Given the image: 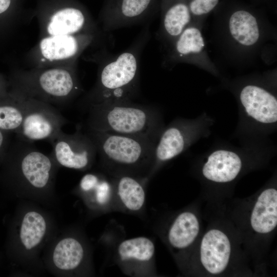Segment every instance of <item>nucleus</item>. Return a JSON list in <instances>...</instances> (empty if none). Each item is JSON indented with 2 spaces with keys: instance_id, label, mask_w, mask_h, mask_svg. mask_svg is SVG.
Returning a JSON list of instances; mask_svg holds the SVG:
<instances>
[{
  "instance_id": "f257e3e1",
  "label": "nucleus",
  "mask_w": 277,
  "mask_h": 277,
  "mask_svg": "<svg viewBox=\"0 0 277 277\" xmlns=\"http://www.w3.org/2000/svg\"><path fill=\"white\" fill-rule=\"evenodd\" d=\"M150 24L144 25L136 37L124 51L111 54L106 46L95 49L86 60L98 65L96 82L81 100L85 110L104 101L129 99L137 96L139 90L142 54L151 39Z\"/></svg>"
},
{
  "instance_id": "f03ea898",
  "label": "nucleus",
  "mask_w": 277,
  "mask_h": 277,
  "mask_svg": "<svg viewBox=\"0 0 277 277\" xmlns=\"http://www.w3.org/2000/svg\"><path fill=\"white\" fill-rule=\"evenodd\" d=\"M7 77L10 92L56 107L68 105L84 92L77 64L27 69L15 68Z\"/></svg>"
},
{
  "instance_id": "7ed1b4c3",
  "label": "nucleus",
  "mask_w": 277,
  "mask_h": 277,
  "mask_svg": "<svg viewBox=\"0 0 277 277\" xmlns=\"http://www.w3.org/2000/svg\"><path fill=\"white\" fill-rule=\"evenodd\" d=\"M104 169L112 177L128 175L150 179L156 141L138 136L86 129Z\"/></svg>"
},
{
  "instance_id": "20e7f679",
  "label": "nucleus",
  "mask_w": 277,
  "mask_h": 277,
  "mask_svg": "<svg viewBox=\"0 0 277 277\" xmlns=\"http://www.w3.org/2000/svg\"><path fill=\"white\" fill-rule=\"evenodd\" d=\"M85 129L146 137L157 142L161 133L159 113L151 105L123 99L90 106Z\"/></svg>"
},
{
  "instance_id": "39448f33",
  "label": "nucleus",
  "mask_w": 277,
  "mask_h": 277,
  "mask_svg": "<svg viewBox=\"0 0 277 277\" xmlns=\"http://www.w3.org/2000/svg\"><path fill=\"white\" fill-rule=\"evenodd\" d=\"M245 248L237 228L215 222L202 233L185 271L207 276L230 274Z\"/></svg>"
},
{
  "instance_id": "423d86ee",
  "label": "nucleus",
  "mask_w": 277,
  "mask_h": 277,
  "mask_svg": "<svg viewBox=\"0 0 277 277\" xmlns=\"http://www.w3.org/2000/svg\"><path fill=\"white\" fill-rule=\"evenodd\" d=\"M33 14L39 38L57 35L93 34L109 38L88 9L78 0H37Z\"/></svg>"
},
{
  "instance_id": "0eeeda50",
  "label": "nucleus",
  "mask_w": 277,
  "mask_h": 277,
  "mask_svg": "<svg viewBox=\"0 0 277 277\" xmlns=\"http://www.w3.org/2000/svg\"><path fill=\"white\" fill-rule=\"evenodd\" d=\"M54 161L38 150L32 142L16 135L10 142L1 165L9 183H25L43 189L51 181Z\"/></svg>"
},
{
  "instance_id": "6e6552de",
  "label": "nucleus",
  "mask_w": 277,
  "mask_h": 277,
  "mask_svg": "<svg viewBox=\"0 0 277 277\" xmlns=\"http://www.w3.org/2000/svg\"><path fill=\"white\" fill-rule=\"evenodd\" d=\"M110 38L93 34L57 35L39 38L25 56L29 68H44L77 64L90 47L105 46Z\"/></svg>"
},
{
  "instance_id": "1a4fd4ad",
  "label": "nucleus",
  "mask_w": 277,
  "mask_h": 277,
  "mask_svg": "<svg viewBox=\"0 0 277 277\" xmlns=\"http://www.w3.org/2000/svg\"><path fill=\"white\" fill-rule=\"evenodd\" d=\"M248 202L242 230H238L245 249L262 244L275 232L277 226V190L269 187ZM249 251V253L250 251Z\"/></svg>"
},
{
  "instance_id": "9d476101",
  "label": "nucleus",
  "mask_w": 277,
  "mask_h": 277,
  "mask_svg": "<svg viewBox=\"0 0 277 277\" xmlns=\"http://www.w3.org/2000/svg\"><path fill=\"white\" fill-rule=\"evenodd\" d=\"M158 0H104L97 23L110 32L139 25H147L159 8Z\"/></svg>"
},
{
  "instance_id": "9b49d317",
  "label": "nucleus",
  "mask_w": 277,
  "mask_h": 277,
  "mask_svg": "<svg viewBox=\"0 0 277 277\" xmlns=\"http://www.w3.org/2000/svg\"><path fill=\"white\" fill-rule=\"evenodd\" d=\"M23 98L24 118L20 131L16 135L30 142L46 140L51 142L67 120L51 104L33 98Z\"/></svg>"
},
{
  "instance_id": "f8f14e48",
  "label": "nucleus",
  "mask_w": 277,
  "mask_h": 277,
  "mask_svg": "<svg viewBox=\"0 0 277 277\" xmlns=\"http://www.w3.org/2000/svg\"><path fill=\"white\" fill-rule=\"evenodd\" d=\"M201 234V220L195 209L181 210L169 223L165 241L182 269L185 270Z\"/></svg>"
},
{
  "instance_id": "ddd939ff",
  "label": "nucleus",
  "mask_w": 277,
  "mask_h": 277,
  "mask_svg": "<svg viewBox=\"0 0 277 277\" xmlns=\"http://www.w3.org/2000/svg\"><path fill=\"white\" fill-rule=\"evenodd\" d=\"M50 143L53 148L50 155L55 162L66 168L85 170L92 165L97 154L93 142L81 126L72 134L61 130Z\"/></svg>"
},
{
  "instance_id": "4468645a",
  "label": "nucleus",
  "mask_w": 277,
  "mask_h": 277,
  "mask_svg": "<svg viewBox=\"0 0 277 277\" xmlns=\"http://www.w3.org/2000/svg\"><path fill=\"white\" fill-rule=\"evenodd\" d=\"M155 248L153 241L145 236L122 241L116 249L118 263L127 274L138 275L146 272L153 264Z\"/></svg>"
},
{
  "instance_id": "2eb2a0df",
  "label": "nucleus",
  "mask_w": 277,
  "mask_h": 277,
  "mask_svg": "<svg viewBox=\"0 0 277 277\" xmlns=\"http://www.w3.org/2000/svg\"><path fill=\"white\" fill-rule=\"evenodd\" d=\"M158 39L169 46L191 24L192 15L184 0H163Z\"/></svg>"
},
{
  "instance_id": "dca6fc26",
  "label": "nucleus",
  "mask_w": 277,
  "mask_h": 277,
  "mask_svg": "<svg viewBox=\"0 0 277 277\" xmlns=\"http://www.w3.org/2000/svg\"><path fill=\"white\" fill-rule=\"evenodd\" d=\"M240 99L247 114L256 121L263 124L276 122V98L265 89L247 85L241 90Z\"/></svg>"
},
{
  "instance_id": "f3484780",
  "label": "nucleus",
  "mask_w": 277,
  "mask_h": 277,
  "mask_svg": "<svg viewBox=\"0 0 277 277\" xmlns=\"http://www.w3.org/2000/svg\"><path fill=\"white\" fill-rule=\"evenodd\" d=\"M168 47L165 65L194 62L204 53L205 43L200 30L190 24Z\"/></svg>"
},
{
  "instance_id": "a211bd4d",
  "label": "nucleus",
  "mask_w": 277,
  "mask_h": 277,
  "mask_svg": "<svg viewBox=\"0 0 277 277\" xmlns=\"http://www.w3.org/2000/svg\"><path fill=\"white\" fill-rule=\"evenodd\" d=\"M243 162L236 153L226 150H216L208 157L202 168L203 176L216 184H226L234 181L239 175Z\"/></svg>"
},
{
  "instance_id": "6ab92c4d",
  "label": "nucleus",
  "mask_w": 277,
  "mask_h": 277,
  "mask_svg": "<svg viewBox=\"0 0 277 277\" xmlns=\"http://www.w3.org/2000/svg\"><path fill=\"white\" fill-rule=\"evenodd\" d=\"M183 125H171L161 132L156 144L150 178L165 162L179 155L185 148L187 136Z\"/></svg>"
},
{
  "instance_id": "aec40b11",
  "label": "nucleus",
  "mask_w": 277,
  "mask_h": 277,
  "mask_svg": "<svg viewBox=\"0 0 277 277\" xmlns=\"http://www.w3.org/2000/svg\"><path fill=\"white\" fill-rule=\"evenodd\" d=\"M227 26L230 38L240 47H252L260 39L259 23L256 17L247 11H235L230 16Z\"/></svg>"
},
{
  "instance_id": "412c9836",
  "label": "nucleus",
  "mask_w": 277,
  "mask_h": 277,
  "mask_svg": "<svg viewBox=\"0 0 277 277\" xmlns=\"http://www.w3.org/2000/svg\"><path fill=\"white\" fill-rule=\"evenodd\" d=\"M114 195L123 208L137 213L145 206L146 193L143 180L128 175L113 177Z\"/></svg>"
},
{
  "instance_id": "4be33fe9",
  "label": "nucleus",
  "mask_w": 277,
  "mask_h": 277,
  "mask_svg": "<svg viewBox=\"0 0 277 277\" xmlns=\"http://www.w3.org/2000/svg\"><path fill=\"white\" fill-rule=\"evenodd\" d=\"M23 118V98L9 91L0 97V130L17 134Z\"/></svg>"
},
{
  "instance_id": "5701e85b",
  "label": "nucleus",
  "mask_w": 277,
  "mask_h": 277,
  "mask_svg": "<svg viewBox=\"0 0 277 277\" xmlns=\"http://www.w3.org/2000/svg\"><path fill=\"white\" fill-rule=\"evenodd\" d=\"M84 256L83 246L77 240L67 238L61 240L56 245L53 254L55 266L63 270H71L77 268Z\"/></svg>"
},
{
  "instance_id": "b1692460",
  "label": "nucleus",
  "mask_w": 277,
  "mask_h": 277,
  "mask_svg": "<svg viewBox=\"0 0 277 277\" xmlns=\"http://www.w3.org/2000/svg\"><path fill=\"white\" fill-rule=\"evenodd\" d=\"M47 225L44 217L35 211L27 212L22 222L19 238L27 249L36 247L42 240L46 231Z\"/></svg>"
},
{
  "instance_id": "393cba45",
  "label": "nucleus",
  "mask_w": 277,
  "mask_h": 277,
  "mask_svg": "<svg viewBox=\"0 0 277 277\" xmlns=\"http://www.w3.org/2000/svg\"><path fill=\"white\" fill-rule=\"evenodd\" d=\"M94 191L96 203L100 206H105L110 203L114 194L113 181L108 180L104 176L100 175V178L88 192Z\"/></svg>"
},
{
  "instance_id": "a878e982",
  "label": "nucleus",
  "mask_w": 277,
  "mask_h": 277,
  "mask_svg": "<svg viewBox=\"0 0 277 277\" xmlns=\"http://www.w3.org/2000/svg\"><path fill=\"white\" fill-rule=\"evenodd\" d=\"M218 2L219 0H191L188 6L191 15L199 16L209 13Z\"/></svg>"
},
{
  "instance_id": "bb28decb",
  "label": "nucleus",
  "mask_w": 277,
  "mask_h": 277,
  "mask_svg": "<svg viewBox=\"0 0 277 277\" xmlns=\"http://www.w3.org/2000/svg\"><path fill=\"white\" fill-rule=\"evenodd\" d=\"M11 133L0 130V166L11 142Z\"/></svg>"
},
{
  "instance_id": "cd10ccee",
  "label": "nucleus",
  "mask_w": 277,
  "mask_h": 277,
  "mask_svg": "<svg viewBox=\"0 0 277 277\" xmlns=\"http://www.w3.org/2000/svg\"><path fill=\"white\" fill-rule=\"evenodd\" d=\"M9 82L8 77L0 72V97L8 94Z\"/></svg>"
}]
</instances>
